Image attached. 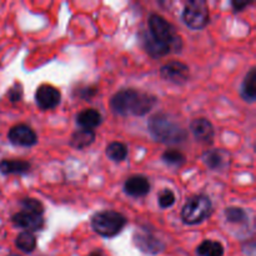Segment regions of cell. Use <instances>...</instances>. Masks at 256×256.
Listing matches in <instances>:
<instances>
[{
	"label": "cell",
	"mask_w": 256,
	"mask_h": 256,
	"mask_svg": "<svg viewBox=\"0 0 256 256\" xmlns=\"http://www.w3.org/2000/svg\"><path fill=\"white\" fill-rule=\"evenodd\" d=\"M212 212V204L206 195L190 198L182 210V219L186 225H196L206 220Z\"/></svg>",
	"instance_id": "5b68a950"
},
{
	"label": "cell",
	"mask_w": 256,
	"mask_h": 256,
	"mask_svg": "<svg viewBox=\"0 0 256 256\" xmlns=\"http://www.w3.org/2000/svg\"><path fill=\"white\" fill-rule=\"evenodd\" d=\"M139 38H140V42H142L144 50L152 58H155V59H158V58L165 56V55L169 54V52H170V50L168 49L166 46L159 44L156 40L152 39V35H150L149 32H146V30H144V32H140Z\"/></svg>",
	"instance_id": "5bb4252c"
},
{
	"label": "cell",
	"mask_w": 256,
	"mask_h": 256,
	"mask_svg": "<svg viewBox=\"0 0 256 256\" xmlns=\"http://www.w3.org/2000/svg\"><path fill=\"white\" fill-rule=\"evenodd\" d=\"M156 104V98L148 92L135 89H122L112 95L110 106L112 112L122 116H142Z\"/></svg>",
	"instance_id": "6da1fadb"
},
{
	"label": "cell",
	"mask_w": 256,
	"mask_h": 256,
	"mask_svg": "<svg viewBox=\"0 0 256 256\" xmlns=\"http://www.w3.org/2000/svg\"><path fill=\"white\" fill-rule=\"evenodd\" d=\"M102 122V114L95 109H85L76 115V122L82 129L92 130L99 126Z\"/></svg>",
	"instance_id": "2e32d148"
},
{
	"label": "cell",
	"mask_w": 256,
	"mask_h": 256,
	"mask_svg": "<svg viewBox=\"0 0 256 256\" xmlns=\"http://www.w3.org/2000/svg\"><path fill=\"white\" fill-rule=\"evenodd\" d=\"M159 206L162 209H168V208H172L175 204V195L174 192H170V190H164L162 192L159 194Z\"/></svg>",
	"instance_id": "484cf974"
},
{
	"label": "cell",
	"mask_w": 256,
	"mask_h": 256,
	"mask_svg": "<svg viewBox=\"0 0 256 256\" xmlns=\"http://www.w3.org/2000/svg\"><path fill=\"white\" fill-rule=\"evenodd\" d=\"M126 222V218L120 212L105 210L92 215V228L100 236L112 238L124 229Z\"/></svg>",
	"instance_id": "277c9868"
},
{
	"label": "cell",
	"mask_w": 256,
	"mask_h": 256,
	"mask_svg": "<svg viewBox=\"0 0 256 256\" xmlns=\"http://www.w3.org/2000/svg\"><path fill=\"white\" fill-rule=\"evenodd\" d=\"M190 130H192L195 139L202 142H212V138L215 135L214 126L205 118H199V119L192 120V124H190Z\"/></svg>",
	"instance_id": "4fadbf2b"
},
{
	"label": "cell",
	"mask_w": 256,
	"mask_h": 256,
	"mask_svg": "<svg viewBox=\"0 0 256 256\" xmlns=\"http://www.w3.org/2000/svg\"><path fill=\"white\" fill-rule=\"evenodd\" d=\"M228 154L222 149L212 150V152H205L202 159L204 162L212 170H222L226 166Z\"/></svg>",
	"instance_id": "ac0fdd59"
},
{
	"label": "cell",
	"mask_w": 256,
	"mask_h": 256,
	"mask_svg": "<svg viewBox=\"0 0 256 256\" xmlns=\"http://www.w3.org/2000/svg\"><path fill=\"white\" fill-rule=\"evenodd\" d=\"M242 96L246 102H252L256 99V69L252 68L245 76L242 85Z\"/></svg>",
	"instance_id": "d6986e66"
},
{
	"label": "cell",
	"mask_w": 256,
	"mask_h": 256,
	"mask_svg": "<svg viewBox=\"0 0 256 256\" xmlns=\"http://www.w3.org/2000/svg\"><path fill=\"white\" fill-rule=\"evenodd\" d=\"M8 99L12 102H18L22 99V86L20 82H15L12 88L9 89L6 94Z\"/></svg>",
	"instance_id": "4316f807"
},
{
	"label": "cell",
	"mask_w": 256,
	"mask_h": 256,
	"mask_svg": "<svg viewBox=\"0 0 256 256\" xmlns=\"http://www.w3.org/2000/svg\"><path fill=\"white\" fill-rule=\"evenodd\" d=\"M89 256H104V254H102V250H95V252H90Z\"/></svg>",
	"instance_id": "f546056e"
},
{
	"label": "cell",
	"mask_w": 256,
	"mask_h": 256,
	"mask_svg": "<svg viewBox=\"0 0 256 256\" xmlns=\"http://www.w3.org/2000/svg\"><path fill=\"white\" fill-rule=\"evenodd\" d=\"M182 20L190 29H204L209 24L210 20L206 2L202 0H192V2H186L184 10H182Z\"/></svg>",
	"instance_id": "8992f818"
},
{
	"label": "cell",
	"mask_w": 256,
	"mask_h": 256,
	"mask_svg": "<svg viewBox=\"0 0 256 256\" xmlns=\"http://www.w3.org/2000/svg\"><path fill=\"white\" fill-rule=\"evenodd\" d=\"M252 4V2H242V0H236V2H232V6L235 12H242L244 10L248 5Z\"/></svg>",
	"instance_id": "f1b7e54d"
},
{
	"label": "cell",
	"mask_w": 256,
	"mask_h": 256,
	"mask_svg": "<svg viewBox=\"0 0 256 256\" xmlns=\"http://www.w3.org/2000/svg\"><path fill=\"white\" fill-rule=\"evenodd\" d=\"M225 218L229 222L232 224H242V222H248V215L242 208H228L225 210Z\"/></svg>",
	"instance_id": "cb8c5ba5"
},
{
	"label": "cell",
	"mask_w": 256,
	"mask_h": 256,
	"mask_svg": "<svg viewBox=\"0 0 256 256\" xmlns=\"http://www.w3.org/2000/svg\"><path fill=\"white\" fill-rule=\"evenodd\" d=\"M148 128L156 142L169 145H176L186 140V130L169 115L164 112L152 115L148 122Z\"/></svg>",
	"instance_id": "7a4b0ae2"
},
{
	"label": "cell",
	"mask_w": 256,
	"mask_h": 256,
	"mask_svg": "<svg viewBox=\"0 0 256 256\" xmlns=\"http://www.w3.org/2000/svg\"><path fill=\"white\" fill-rule=\"evenodd\" d=\"M9 142L16 146H34L38 142V136L34 130L25 124H18L8 132Z\"/></svg>",
	"instance_id": "30bf717a"
},
{
	"label": "cell",
	"mask_w": 256,
	"mask_h": 256,
	"mask_svg": "<svg viewBox=\"0 0 256 256\" xmlns=\"http://www.w3.org/2000/svg\"><path fill=\"white\" fill-rule=\"evenodd\" d=\"M15 245L24 252H32L36 248V239L30 232H22L15 239Z\"/></svg>",
	"instance_id": "7402d4cb"
},
{
	"label": "cell",
	"mask_w": 256,
	"mask_h": 256,
	"mask_svg": "<svg viewBox=\"0 0 256 256\" xmlns=\"http://www.w3.org/2000/svg\"><path fill=\"white\" fill-rule=\"evenodd\" d=\"M30 169H32V165H30V162H25V160H0V172L2 175L28 174L30 172Z\"/></svg>",
	"instance_id": "9a60e30c"
},
{
	"label": "cell",
	"mask_w": 256,
	"mask_h": 256,
	"mask_svg": "<svg viewBox=\"0 0 256 256\" xmlns=\"http://www.w3.org/2000/svg\"><path fill=\"white\" fill-rule=\"evenodd\" d=\"M134 244L142 252L156 255L164 252L165 244L149 232H138L134 234Z\"/></svg>",
	"instance_id": "ba28073f"
},
{
	"label": "cell",
	"mask_w": 256,
	"mask_h": 256,
	"mask_svg": "<svg viewBox=\"0 0 256 256\" xmlns=\"http://www.w3.org/2000/svg\"><path fill=\"white\" fill-rule=\"evenodd\" d=\"M149 34L159 44L166 46L170 52H179L182 49V39L178 34L176 29L165 18L159 14H152L149 16Z\"/></svg>",
	"instance_id": "3957f363"
},
{
	"label": "cell",
	"mask_w": 256,
	"mask_h": 256,
	"mask_svg": "<svg viewBox=\"0 0 256 256\" xmlns=\"http://www.w3.org/2000/svg\"><path fill=\"white\" fill-rule=\"evenodd\" d=\"M196 252L199 256H224V246L219 242L205 240L198 246Z\"/></svg>",
	"instance_id": "ffe728a7"
},
{
	"label": "cell",
	"mask_w": 256,
	"mask_h": 256,
	"mask_svg": "<svg viewBox=\"0 0 256 256\" xmlns=\"http://www.w3.org/2000/svg\"><path fill=\"white\" fill-rule=\"evenodd\" d=\"M162 162L168 165H172V166H182L186 162V158L179 150H166V152L162 154Z\"/></svg>",
	"instance_id": "603a6c76"
},
{
	"label": "cell",
	"mask_w": 256,
	"mask_h": 256,
	"mask_svg": "<svg viewBox=\"0 0 256 256\" xmlns=\"http://www.w3.org/2000/svg\"><path fill=\"white\" fill-rule=\"evenodd\" d=\"M160 76L165 82H172L175 85H184L189 79V68L184 62L174 60L162 65L160 69Z\"/></svg>",
	"instance_id": "52a82bcc"
},
{
	"label": "cell",
	"mask_w": 256,
	"mask_h": 256,
	"mask_svg": "<svg viewBox=\"0 0 256 256\" xmlns=\"http://www.w3.org/2000/svg\"><path fill=\"white\" fill-rule=\"evenodd\" d=\"M95 140V132L94 130L80 129L76 130L70 138V145L78 150L85 149L90 146Z\"/></svg>",
	"instance_id": "e0dca14e"
},
{
	"label": "cell",
	"mask_w": 256,
	"mask_h": 256,
	"mask_svg": "<svg viewBox=\"0 0 256 256\" xmlns=\"http://www.w3.org/2000/svg\"><path fill=\"white\" fill-rule=\"evenodd\" d=\"M8 256H19V255H16V254H10V255H8Z\"/></svg>",
	"instance_id": "4dcf8cb0"
},
{
	"label": "cell",
	"mask_w": 256,
	"mask_h": 256,
	"mask_svg": "<svg viewBox=\"0 0 256 256\" xmlns=\"http://www.w3.org/2000/svg\"><path fill=\"white\" fill-rule=\"evenodd\" d=\"M105 154L109 159H112V162H122L126 159L128 156V148L125 146L122 142H110L109 145L105 149Z\"/></svg>",
	"instance_id": "44dd1931"
},
{
	"label": "cell",
	"mask_w": 256,
	"mask_h": 256,
	"mask_svg": "<svg viewBox=\"0 0 256 256\" xmlns=\"http://www.w3.org/2000/svg\"><path fill=\"white\" fill-rule=\"evenodd\" d=\"M62 94L59 89L54 88L52 85L44 84L40 85L35 92V102L38 106L42 110H52L60 104Z\"/></svg>",
	"instance_id": "9c48e42d"
},
{
	"label": "cell",
	"mask_w": 256,
	"mask_h": 256,
	"mask_svg": "<svg viewBox=\"0 0 256 256\" xmlns=\"http://www.w3.org/2000/svg\"><path fill=\"white\" fill-rule=\"evenodd\" d=\"M98 89L95 86H85L80 90L79 96L84 100H90L92 98H94L96 95Z\"/></svg>",
	"instance_id": "83f0119b"
},
{
	"label": "cell",
	"mask_w": 256,
	"mask_h": 256,
	"mask_svg": "<svg viewBox=\"0 0 256 256\" xmlns=\"http://www.w3.org/2000/svg\"><path fill=\"white\" fill-rule=\"evenodd\" d=\"M12 224L16 228L24 229L25 232H40L44 228V218L42 215L32 214L28 212H19L12 216Z\"/></svg>",
	"instance_id": "8fae6325"
},
{
	"label": "cell",
	"mask_w": 256,
	"mask_h": 256,
	"mask_svg": "<svg viewBox=\"0 0 256 256\" xmlns=\"http://www.w3.org/2000/svg\"><path fill=\"white\" fill-rule=\"evenodd\" d=\"M124 192L132 198L146 196L150 192L149 180L144 175H132L125 182Z\"/></svg>",
	"instance_id": "7c38bea8"
},
{
	"label": "cell",
	"mask_w": 256,
	"mask_h": 256,
	"mask_svg": "<svg viewBox=\"0 0 256 256\" xmlns=\"http://www.w3.org/2000/svg\"><path fill=\"white\" fill-rule=\"evenodd\" d=\"M22 208L24 212H32V214H38V215H42L44 214V205L36 199H22Z\"/></svg>",
	"instance_id": "d4e9b609"
}]
</instances>
